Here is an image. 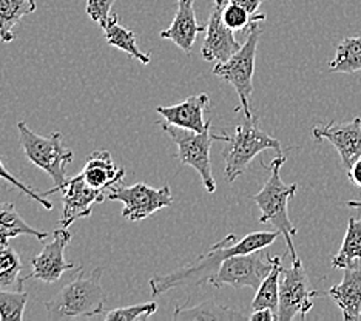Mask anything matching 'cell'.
Wrapping results in <instances>:
<instances>
[{"mask_svg": "<svg viewBox=\"0 0 361 321\" xmlns=\"http://www.w3.org/2000/svg\"><path fill=\"white\" fill-rule=\"evenodd\" d=\"M278 235H281L278 230H275V232H252L245 235L243 240H238L235 234H228L224 240L213 244L207 252H204L192 265L170 272V274L152 278V295L158 296L171 289H176V287H183L187 284H202L204 281H209L227 258L233 257V255H244L266 249V247L276 241Z\"/></svg>", "mask_w": 361, "mask_h": 321, "instance_id": "cell-1", "label": "cell"}, {"mask_svg": "<svg viewBox=\"0 0 361 321\" xmlns=\"http://www.w3.org/2000/svg\"><path fill=\"white\" fill-rule=\"evenodd\" d=\"M101 278L102 269H94L92 274L85 275L84 269L80 267L76 278L65 284L51 300L45 301L48 317L65 321L101 315L106 301Z\"/></svg>", "mask_w": 361, "mask_h": 321, "instance_id": "cell-2", "label": "cell"}, {"mask_svg": "<svg viewBox=\"0 0 361 321\" xmlns=\"http://www.w3.org/2000/svg\"><path fill=\"white\" fill-rule=\"evenodd\" d=\"M286 162V156L280 155L272 161L270 166H264L269 170V178L261 190L252 196L258 209L261 210L259 222L272 224L280 232L287 244L292 260H297L298 255L295 250L293 236L297 235V227L292 224L289 218V201L298 190V184H286L281 179V167Z\"/></svg>", "mask_w": 361, "mask_h": 321, "instance_id": "cell-3", "label": "cell"}, {"mask_svg": "<svg viewBox=\"0 0 361 321\" xmlns=\"http://www.w3.org/2000/svg\"><path fill=\"white\" fill-rule=\"evenodd\" d=\"M20 133V144L23 153L31 164L44 170L53 179L54 187L42 192V196H50L61 192L63 184L67 183V166L75 158L71 148L63 145L61 131H53L50 136L36 135L25 122L18 123Z\"/></svg>", "mask_w": 361, "mask_h": 321, "instance_id": "cell-4", "label": "cell"}, {"mask_svg": "<svg viewBox=\"0 0 361 321\" xmlns=\"http://www.w3.org/2000/svg\"><path fill=\"white\" fill-rule=\"evenodd\" d=\"M264 150H275L281 155V143L259 128L257 116H245L235 127L228 147L224 150V176L227 183H235L250 166V162Z\"/></svg>", "mask_w": 361, "mask_h": 321, "instance_id": "cell-5", "label": "cell"}, {"mask_svg": "<svg viewBox=\"0 0 361 321\" xmlns=\"http://www.w3.org/2000/svg\"><path fill=\"white\" fill-rule=\"evenodd\" d=\"M156 123H159L161 128L170 136L171 141L178 145V153L175 155V158L183 162L184 166H190L198 171L206 190L209 193H215L216 181L213 178L210 161L212 144L215 141L228 143L231 136L226 133H212L210 127L206 131H202V133H196V131L171 126L167 121Z\"/></svg>", "mask_w": 361, "mask_h": 321, "instance_id": "cell-6", "label": "cell"}, {"mask_svg": "<svg viewBox=\"0 0 361 321\" xmlns=\"http://www.w3.org/2000/svg\"><path fill=\"white\" fill-rule=\"evenodd\" d=\"M262 30L259 22L253 23L247 30V39L241 48L226 62H218L213 68L215 76L228 82L240 97V109L245 116H252L250 96L253 93V74H255L257 49Z\"/></svg>", "mask_w": 361, "mask_h": 321, "instance_id": "cell-7", "label": "cell"}, {"mask_svg": "<svg viewBox=\"0 0 361 321\" xmlns=\"http://www.w3.org/2000/svg\"><path fill=\"white\" fill-rule=\"evenodd\" d=\"M262 250L233 255L227 258L216 274L209 279V283L215 287L232 286L235 289L249 287V289L257 291L262 279L274 267V258Z\"/></svg>", "mask_w": 361, "mask_h": 321, "instance_id": "cell-8", "label": "cell"}, {"mask_svg": "<svg viewBox=\"0 0 361 321\" xmlns=\"http://www.w3.org/2000/svg\"><path fill=\"white\" fill-rule=\"evenodd\" d=\"M106 200L124 204L122 217L133 222L144 221L153 213L173 204V198H171L167 184L161 188H154L145 183H137L128 187L119 184L111 188L106 195Z\"/></svg>", "mask_w": 361, "mask_h": 321, "instance_id": "cell-9", "label": "cell"}, {"mask_svg": "<svg viewBox=\"0 0 361 321\" xmlns=\"http://www.w3.org/2000/svg\"><path fill=\"white\" fill-rule=\"evenodd\" d=\"M319 293L310 287L307 272L300 258L292 260L289 269H283L280 281V304H278V321H292L298 315L306 318L314 306L312 300Z\"/></svg>", "mask_w": 361, "mask_h": 321, "instance_id": "cell-10", "label": "cell"}, {"mask_svg": "<svg viewBox=\"0 0 361 321\" xmlns=\"http://www.w3.org/2000/svg\"><path fill=\"white\" fill-rule=\"evenodd\" d=\"M73 234L68 229L59 227L53 232V241L48 243L44 250L31 260V274L25 279L36 278L45 284L59 281L67 270L75 269V262L65 258V249L70 244Z\"/></svg>", "mask_w": 361, "mask_h": 321, "instance_id": "cell-11", "label": "cell"}, {"mask_svg": "<svg viewBox=\"0 0 361 321\" xmlns=\"http://www.w3.org/2000/svg\"><path fill=\"white\" fill-rule=\"evenodd\" d=\"M228 0H213V11L206 25V39L201 47V54L207 62H226L241 48L235 37V31L223 20V10Z\"/></svg>", "mask_w": 361, "mask_h": 321, "instance_id": "cell-12", "label": "cell"}, {"mask_svg": "<svg viewBox=\"0 0 361 321\" xmlns=\"http://www.w3.org/2000/svg\"><path fill=\"white\" fill-rule=\"evenodd\" d=\"M61 192L63 198L59 227L63 229H68L76 219L88 218L92 215L93 205L101 204L106 200V193L90 187L80 173L67 179Z\"/></svg>", "mask_w": 361, "mask_h": 321, "instance_id": "cell-13", "label": "cell"}, {"mask_svg": "<svg viewBox=\"0 0 361 321\" xmlns=\"http://www.w3.org/2000/svg\"><path fill=\"white\" fill-rule=\"evenodd\" d=\"M315 141H329L341 156L346 171L361 158V118L348 122H329L324 127L312 130Z\"/></svg>", "mask_w": 361, "mask_h": 321, "instance_id": "cell-14", "label": "cell"}, {"mask_svg": "<svg viewBox=\"0 0 361 321\" xmlns=\"http://www.w3.org/2000/svg\"><path fill=\"white\" fill-rule=\"evenodd\" d=\"M210 97L206 93L188 96L184 102L171 107H156L164 121L179 128H185L196 133H202L210 127V121L206 122L204 113L209 109Z\"/></svg>", "mask_w": 361, "mask_h": 321, "instance_id": "cell-15", "label": "cell"}, {"mask_svg": "<svg viewBox=\"0 0 361 321\" xmlns=\"http://www.w3.org/2000/svg\"><path fill=\"white\" fill-rule=\"evenodd\" d=\"M80 175L90 187L109 195L113 187L122 184L126 178V169L118 167L113 162L110 152L96 150L87 158Z\"/></svg>", "mask_w": 361, "mask_h": 321, "instance_id": "cell-16", "label": "cell"}, {"mask_svg": "<svg viewBox=\"0 0 361 321\" xmlns=\"http://www.w3.org/2000/svg\"><path fill=\"white\" fill-rule=\"evenodd\" d=\"M176 2L178 10L175 19L171 20L167 30L161 31V37L171 40L180 49H184L185 53H190L196 42V37H198L200 32L206 31V27L196 20L195 0H176Z\"/></svg>", "mask_w": 361, "mask_h": 321, "instance_id": "cell-17", "label": "cell"}, {"mask_svg": "<svg viewBox=\"0 0 361 321\" xmlns=\"http://www.w3.org/2000/svg\"><path fill=\"white\" fill-rule=\"evenodd\" d=\"M329 295L343 312L344 321L361 320V267L354 266L344 269L343 279L334 284Z\"/></svg>", "mask_w": 361, "mask_h": 321, "instance_id": "cell-18", "label": "cell"}, {"mask_svg": "<svg viewBox=\"0 0 361 321\" xmlns=\"http://www.w3.org/2000/svg\"><path fill=\"white\" fill-rule=\"evenodd\" d=\"M20 235L32 236L37 241H44L48 238V232L31 227L16 210L13 202H0V246H6L10 240Z\"/></svg>", "mask_w": 361, "mask_h": 321, "instance_id": "cell-19", "label": "cell"}, {"mask_svg": "<svg viewBox=\"0 0 361 321\" xmlns=\"http://www.w3.org/2000/svg\"><path fill=\"white\" fill-rule=\"evenodd\" d=\"M102 30H104L106 44L119 48L121 52L127 53L130 57H133V59L139 61L142 65L150 63L152 61L150 53H145L137 47L135 32L122 27L119 23L118 14H111V18L104 25Z\"/></svg>", "mask_w": 361, "mask_h": 321, "instance_id": "cell-20", "label": "cell"}, {"mask_svg": "<svg viewBox=\"0 0 361 321\" xmlns=\"http://www.w3.org/2000/svg\"><path fill=\"white\" fill-rule=\"evenodd\" d=\"M36 10V0H0V40L5 44L13 42L14 28L25 16Z\"/></svg>", "mask_w": 361, "mask_h": 321, "instance_id": "cell-21", "label": "cell"}, {"mask_svg": "<svg viewBox=\"0 0 361 321\" xmlns=\"http://www.w3.org/2000/svg\"><path fill=\"white\" fill-rule=\"evenodd\" d=\"M361 261V218H349L348 230L338 253L332 258L334 269L358 266Z\"/></svg>", "mask_w": 361, "mask_h": 321, "instance_id": "cell-22", "label": "cell"}, {"mask_svg": "<svg viewBox=\"0 0 361 321\" xmlns=\"http://www.w3.org/2000/svg\"><path fill=\"white\" fill-rule=\"evenodd\" d=\"M284 258V257H283ZM283 258H274V267L269 275L262 279L257 289L255 298L252 301V309H270L278 314V304H280V277L283 275ZM278 317V315H276Z\"/></svg>", "mask_w": 361, "mask_h": 321, "instance_id": "cell-23", "label": "cell"}, {"mask_svg": "<svg viewBox=\"0 0 361 321\" xmlns=\"http://www.w3.org/2000/svg\"><path fill=\"white\" fill-rule=\"evenodd\" d=\"M244 315L235 312L218 303L204 301L196 304L193 308L176 306L173 312V320H187V321H212V320H243Z\"/></svg>", "mask_w": 361, "mask_h": 321, "instance_id": "cell-24", "label": "cell"}, {"mask_svg": "<svg viewBox=\"0 0 361 321\" xmlns=\"http://www.w3.org/2000/svg\"><path fill=\"white\" fill-rule=\"evenodd\" d=\"M23 265L19 257L10 244L0 246V289L5 291H23L22 278Z\"/></svg>", "mask_w": 361, "mask_h": 321, "instance_id": "cell-25", "label": "cell"}, {"mask_svg": "<svg viewBox=\"0 0 361 321\" xmlns=\"http://www.w3.org/2000/svg\"><path fill=\"white\" fill-rule=\"evenodd\" d=\"M332 73L361 71V36L344 37L335 48L334 59L329 62Z\"/></svg>", "mask_w": 361, "mask_h": 321, "instance_id": "cell-26", "label": "cell"}, {"mask_svg": "<svg viewBox=\"0 0 361 321\" xmlns=\"http://www.w3.org/2000/svg\"><path fill=\"white\" fill-rule=\"evenodd\" d=\"M28 303L25 291L0 289V321H20Z\"/></svg>", "mask_w": 361, "mask_h": 321, "instance_id": "cell-27", "label": "cell"}, {"mask_svg": "<svg viewBox=\"0 0 361 321\" xmlns=\"http://www.w3.org/2000/svg\"><path fill=\"white\" fill-rule=\"evenodd\" d=\"M223 20L232 31H247L253 23L266 20V14H250L243 6L228 2L223 10Z\"/></svg>", "mask_w": 361, "mask_h": 321, "instance_id": "cell-28", "label": "cell"}, {"mask_svg": "<svg viewBox=\"0 0 361 321\" xmlns=\"http://www.w3.org/2000/svg\"><path fill=\"white\" fill-rule=\"evenodd\" d=\"M158 310V304L154 301L133 304L127 308H116L104 315L105 321H139L150 318Z\"/></svg>", "mask_w": 361, "mask_h": 321, "instance_id": "cell-29", "label": "cell"}, {"mask_svg": "<svg viewBox=\"0 0 361 321\" xmlns=\"http://www.w3.org/2000/svg\"><path fill=\"white\" fill-rule=\"evenodd\" d=\"M0 179H5L6 183H10V184H11V187L18 188V190H20L22 193L28 195L32 201L39 202L40 205H42L44 209H47V210H51V209H53V204H51L50 201H48L45 196H42V193H37L36 190H32V188H31L28 184L22 183V181L16 178L10 170H6V167L4 166L2 159H0Z\"/></svg>", "mask_w": 361, "mask_h": 321, "instance_id": "cell-30", "label": "cell"}, {"mask_svg": "<svg viewBox=\"0 0 361 321\" xmlns=\"http://www.w3.org/2000/svg\"><path fill=\"white\" fill-rule=\"evenodd\" d=\"M116 0H88L87 2V14L93 22L101 25V28L111 18V6Z\"/></svg>", "mask_w": 361, "mask_h": 321, "instance_id": "cell-31", "label": "cell"}, {"mask_svg": "<svg viewBox=\"0 0 361 321\" xmlns=\"http://www.w3.org/2000/svg\"><path fill=\"white\" fill-rule=\"evenodd\" d=\"M247 318L250 321H278L276 314L270 309H255Z\"/></svg>", "mask_w": 361, "mask_h": 321, "instance_id": "cell-32", "label": "cell"}, {"mask_svg": "<svg viewBox=\"0 0 361 321\" xmlns=\"http://www.w3.org/2000/svg\"><path fill=\"white\" fill-rule=\"evenodd\" d=\"M228 2L243 6L244 10L250 14H257L258 8L261 6L262 2H264V0H228Z\"/></svg>", "mask_w": 361, "mask_h": 321, "instance_id": "cell-33", "label": "cell"}, {"mask_svg": "<svg viewBox=\"0 0 361 321\" xmlns=\"http://www.w3.org/2000/svg\"><path fill=\"white\" fill-rule=\"evenodd\" d=\"M348 175H349L352 183H354L357 187L361 188V158L357 159V161L354 162V166H352V167L348 170Z\"/></svg>", "mask_w": 361, "mask_h": 321, "instance_id": "cell-34", "label": "cell"}, {"mask_svg": "<svg viewBox=\"0 0 361 321\" xmlns=\"http://www.w3.org/2000/svg\"><path fill=\"white\" fill-rule=\"evenodd\" d=\"M346 205L350 209H360L361 210V201H348Z\"/></svg>", "mask_w": 361, "mask_h": 321, "instance_id": "cell-35", "label": "cell"}]
</instances>
